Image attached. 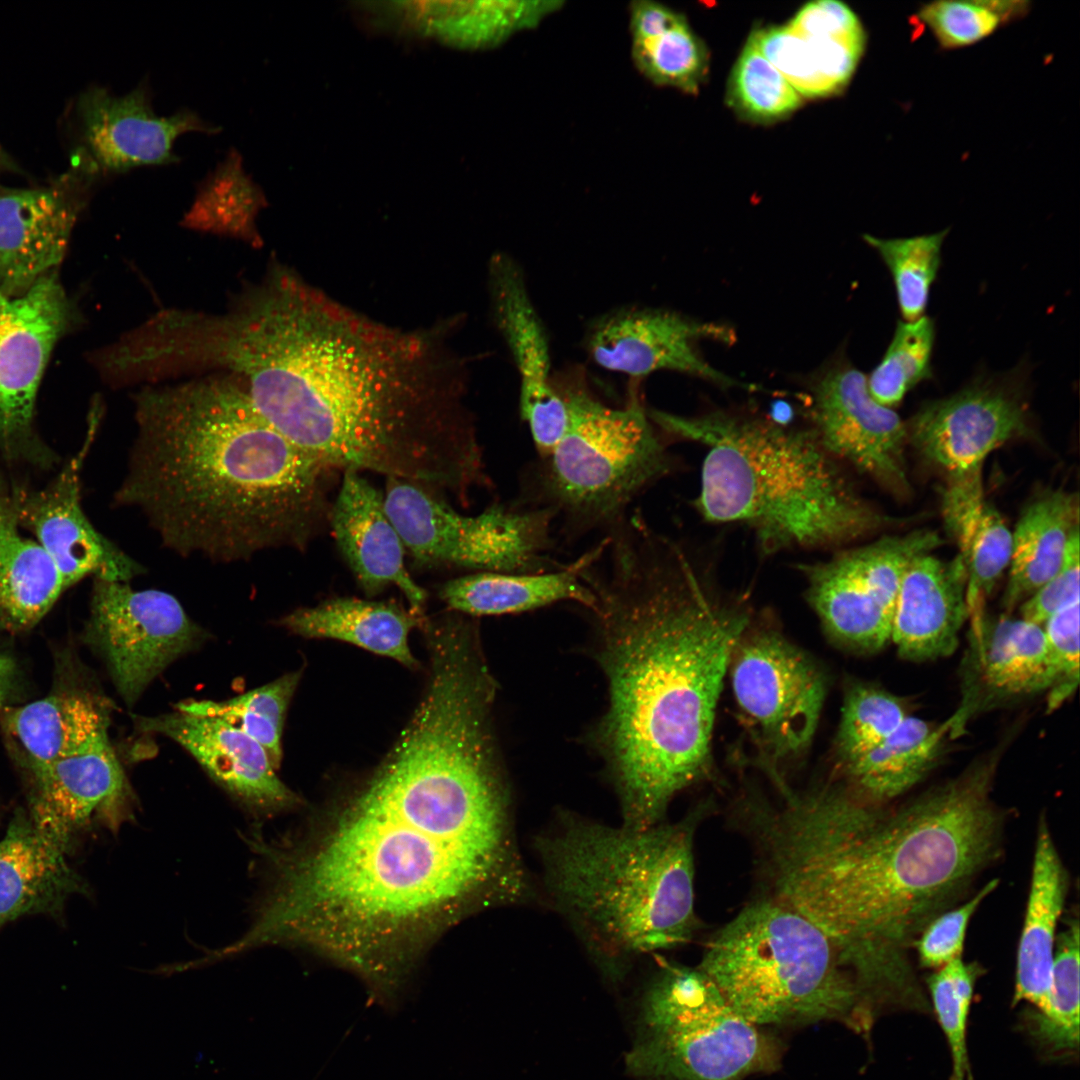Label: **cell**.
Returning <instances> with one entry per match:
<instances>
[{
    "mask_svg": "<svg viewBox=\"0 0 1080 1080\" xmlns=\"http://www.w3.org/2000/svg\"><path fill=\"white\" fill-rule=\"evenodd\" d=\"M493 703L470 679L430 676L391 750L321 827L289 849L257 838L273 881L240 948L302 946L386 995L451 924L526 901Z\"/></svg>",
    "mask_w": 1080,
    "mask_h": 1080,
    "instance_id": "6da1fadb",
    "label": "cell"
},
{
    "mask_svg": "<svg viewBox=\"0 0 1080 1080\" xmlns=\"http://www.w3.org/2000/svg\"><path fill=\"white\" fill-rule=\"evenodd\" d=\"M188 355L246 380L258 413L328 468L464 498L485 474L472 417L423 337L372 322L280 266L227 312L201 314Z\"/></svg>",
    "mask_w": 1080,
    "mask_h": 1080,
    "instance_id": "7a4b0ae2",
    "label": "cell"
},
{
    "mask_svg": "<svg viewBox=\"0 0 1080 1080\" xmlns=\"http://www.w3.org/2000/svg\"><path fill=\"white\" fill-rule=\"evenodd\" d=\"M1000 752L889 809L847 787L788 791L749 830L768 896L814 924L873 1017L929 1012L909 951L998 857L1003 816L992 800Z\"/></svg>",
    "mask_w": 1080,
    "mask_h": 1080,
    "instance_id": "3957f363",
    "label": "cell"
},
{
    "mask_svg": "<svg viewBox=\"0 0 1080 1080\" xmlns=\"http://www.w3.org/2000/svg\"><path fill=\"white\" fill-rule=\"evenodd\" d=\"M711 568L636 521L583 573L609 695L596 743L630 829L663 822L674 797L711 768L718 700L752 619Z\"/></svg>",
    "mask_w": 1080,
    "mask_h": 1080,
    "instance_id": "277c9868",
    "label": "cell"
},
{
    "mask_svg": "<svg viewBox=\"0 0 1080 1080\" xmlns=\"http://www.w3.org/2000/svg\"><path fill=\"white\" fill-rule=\"evenodd\" d=\"M116 504L136 509L168 549L220 563L302 549L326 514L330 468L258 413L245 386L209 377L147 386Z\"/></svg>",
    "mask_w": 1080,
    "mask_h": 1080,
    "instance_id": "5b68a950",
    "label": "cell"
},
{
    "mask_svg": "<svg viewBox=\"0 0 1080 1080\" xmlns=\"http://www.w3.org/2000/svg\"><path fill=\"white\" fill-rule=\"evenodd\" d=\"M647 411L662 434L705 447L694 501L701 517L744 525L767 556L839 550L895 522L857 492L809 428L725 410Z\"/></svg>",
    "mask_w": 1080,
    "mask_h": 1080,
    "instance_id": "8992f818",
    "label": "cell"
},
{
    "mask_svg": "<svg viewBox=\"0 0 1080 1080\" xmlns=\"http://www.w3.org/2000/svg\"><path fill=\"white\" fill-rule=\"evenodd\" d=\"M697 816L634 830L566 815L536 841L547 890L608 980L694 935Z\"/></svg>",
    "mask_w": 1080,
    "mask_h": 1080,
    "instance_id": "52a82bcc",
    "label": "cell"
},
{
    "mask_svg": "<svg viewBox=\"0 0 1080 1080\" xmlns=\"http://www.w3.org/2000/svg\"><path fill=\"white\" fill-rule=\"evenodd\" d=\"M698 967L757 1026L837 1020L869 1032L856 985L827 937L768 895L714 932Z\"/></svg>",
    "mask_w": 1080,
    "mask_h": 1080,
    "instance_id": "ba28073f",
    "label": "cell"
},
{
    "mask_svg": "<svg viewBox=\"0 0 1080 1080\" xmlns=\"http://www.w3.org/2000/svg\"><path fill=\"white\" fill-rule=\"evenodd\" d=\"M554 382L567 404L568 428L538 458L520 502L550 509L566 539L597 530L607 535L640 495L672 473L673 458L635 389L617 408L584 384Z\"/></svg>",
    "mask_w": 1080,
    "mask_h": 1080,
    "instance_id": "9c48e42d",
    "label": "cell"
},
{
    "mask_svg": "<svg viewBox=\"0 0 1080 1080\" xmlns=\"http://www.w3.org/2000/svg\"><path fill=\"white\" fill-rule=\"evenodd\" d=\"M777 1040L742 1017L698 966L665 963L645 992L627 1053L640 1080H744L780 1065Z\"/></svg>",
    "mask_w": 1080,
    "mask_h": 1080,
    "instance_id": "30bf717a",
    "label": "cell"
},
{
    "mask_svg": "<svg viewBox=\"0 0 1080 1080\" xmlns=\"http://www.w3.org/2000/svg\"><path fill=\"white\" fill-rule=\"evenodd\" d=\"M383 502L405 549L422 565L503 573L564 565L549 555L555 514L548 508L494 503L464 515L424 487L396 478H388Z\"/></svg>",
    "mask_w": 1080,
    "mask_h": 1080,
    "instance_id": "8fae6325",
    "label": "cell"
},
{
    "mask_svg": "<svg viewBox=\"0 0 1080 1080\" xmlns=\"http://www.w3.org/2000/svg\"><path fill=\"white\" fill-rule=\"evenodd\" d=\"M80 321L58 271L20 293L0 289V456L51 467L53 451L35 425L36 403L50 357Z\"/></svg>",
    "mask_w": 1080,
    "mask_h": 1080,
    "instance_id": "7c38bea8",
    "label": "cell"
},
{
    "mask_svg": "<svg viewBox=\"0 0 1080 1080\" xmlns=\"http://www.w3.org/2000/svg\"><path fill=\"white\" fill-rule=\"evenodd\" d=\"M728 671L739 712L771 759L799 755L816 732L826 680L799 648L772 630L744 631Z\"/></svg>",
    "mask_w": 1080,
    "mask_h": 1080,
    "instance_id": "4fadbf2b",
    "label": "cell"
},
{
    "mask_svg": "<svg viewBox=\"0 0 1080 1080\" xmlns=\"http://www.w3.org/2000/svg\"><path fill=\"white\" fill-rule=\"evenodd\" d=\"M204 637L172 594L94 578L87 639L127 705L135 704L158 675Z\"/></svg>",
    "mask_w": 1080,
    "mask_h": 1080,
    "instance_id": "5bb4252c",
    "label": "cell"
},
{
    "mask_svg": "<svg viewBox=\"0 0 1080 1080\" xmlns=\"http://www.w3.org/2000/svg\"><path fill=\"white\" fill-rule=\"evenodd\" d=\"M809 398V429L833 457L896 495L909 492L906 424L872 398L860 370L833 366L812 383Z\"/></svg>",
    "mask_w": 1080,
    "mask_h": 1080,
    "instance_id": "9a60e30c",
    "label": "cell"
},
{
    "mask_svg": "<svg viewBox=\"0 0 1080 1080\" xmlns=\"http://www.w3.org/2000/svg\"><path fill=\"white\" fill-rule=\"evenodd\" d=\"M98 172L78 150L45 185H0V289L20 293L58 271Z\"/></svg>",
    "mask_w": 1080,
    "mask_h": 1080,
    "instance_id": "2e32d148",
    "label": "cell"
},
{
    "mask_svg": "<svg viewBox=\"0 0 1080 1080\" xmlns=\"http://www.w3.org/2000/svg\"><path fill=\"white\" fill-rule=\"evenodd\" d=\"M86 438L56 477L35 490L15 487L13 505L21 526L44 548L61 574L66 589L93 576L128 582L145 568L101 534L81 502V473L98 426L91 415Z\"/></svg>",
    "mask_w": 1080,
    "mask_h": 1080,
    "instance_id": "e0dca14e",
    "label": "cell"
},
{
    "mask_svg": "<svg viewBox=\"0 0 1080 1080\" xmlns=\"http://www.w3.org/2000/svg\"><path fill=\"white\" fill-rule=\"evenodd\" d=\"M24 773L29 816L69 851L89 827L118 832L135 816V795L110 740Z\"/></svg>",
    "mask_w": 1080,
    "mask_h": 1080,
    "instance_id": "ac0fdd59",
    "label": "cell"
},
{
    "mask_svg": "<svg viewBox=\"0 0 1080 1080\" xmlns=\"http://www.w3.org/2000/svg\"><path fill=\"white\" fill-rule=\"evenodd\" d=\"M1028 424L1015 390L984 381L925 404L906 429L919 455L950 479L982 469L993 450L1026 435Z\"/></svg>",
    "mask_w": 1080,
    "mask_h": 1080,
    "instance_id": "d6986e66",
    "label": "cell"
},
{
    "mask_svg": "<svg viewBox=\"0 0 1080 1080\" xmlns=\"http://www.w3.org/2000/svg\"><path fill=\"white\" fill-rule=\"evenodd\" d=\"M704 338L732 343L735 335L726 326L699 322L670 310L631 307L594 321L585 347L598 366L633 379L667 370L720 386H738L703 359L696 347Z\"/></svg>",
    "mask_w": 1080,
    "mask_h": 1080,
    "instance_id": "ffe728a7",
    "label": "cell"
},
{
    "mask_svg": "<svg viewBox=\"0 0 1080 1080\" xmlns=\"http://www.w3.org/2000/svg\"><path fill=\"white\" fill-rule=\"evenodd\" d=\"M489 288L497 328L518 371L520 415L529 426L538 458H543L559 444L569 424L566 401L552 377L544 325L512 257L500 253L491 258Z\"/></svg>",
    "mask_w": 1080,
    "mask_h": 1080,
    "instance_id": "44dd1931",
    "label": "cell"
},
{
    "mask_svg": "<svg viewBox=\"0 0 1080 1080\" xmlns=\"http://www.w3.org/2000/svg\"><path fill=\"white\" fill-rule=\"evenodd\" d=\"M77 118L82 144L79 150L98 173H121L139 166L177 162L173 145L180 135L219 131V127L190 110L158 116L144 82L123 96L102 87L89 88L79 97Z\"/></svg>",
    "mask_w": 1080,
    "mask_h": 1080,
    "instance_id": "7402d4cb",
    "label": "cell"
},
{
    "mask_svg": "<svg viewBox=\"0 0 1080 1080\" xmlns=\"http://www.w3.org/2000/svg\"><path fill=\"white\" fill-rule=\"evenodd\" d=\"M132 719L143 732L166 736L190 753L225 790L249 808L275 812L300 799L277 776L265 749L237 728L214 718L175 710Z\"/></svg>",
    "mask_w": 1080,
    "mask_h": 1080,
    "instance_id": "603a6c76",
    "label": "cell"
},
{
    "mask_svg": "<svg viewBox=\"0 0 1080 1080\" xmlns=\"http://www.w3.org/2000/svg\"><path fill=\"white\" fill-rule=\"evenodd\" d=\"M967 656V704L957 713L965 720L976 705L1051 692L1058 682L1043 627L1022 618L974 615Z\"/></svg>",
    "mask_w": 1080,
    "mask_h": 1080,
    "instance_id": "cb8c5ba5",
    "label": "cell"
},
{
    "mask_svg": "<svg viewBox=\"0 0 1080 1080\" xmlns=\"http://www.w3.org/2000/svg\"><path fill=\"white\" fill-rule=\"evenodd\" d=\"M967 573L959 555L942 560L932 553L907 569L896 598L891 639L898 655L924 662L952 655L969 616Z\"/></svg>",
    "mask_w": 1080,
    "mask_h": 1080,
    "instance_id": "d4e9b609",
    "label": "cell"
},
{
    "mask_svg": "<svg viewBox=\"0 0 1080 1080\" xmlns=\"http://www.w3.org/2000/svg\"><path fill=\"white\" fill-rule=\"evenodd\" d=\"M330 521L337 545L366 596L395 585L409 609L421 614L427 593L406 568V549L385 511L383 495L359 472L344 471Z\"/></svg>",
    "mask_w": 1080,
    "mask_h": 1080,
    "instance_id": "484cf974",
    "label": "cell"
},
{
    "mask_svg": "<svg viewBox=\"0 0 1080 1080\" xmlns=\"http://www.w3.org/2000/svg\"><path fill=\"white\" fill-rule=\"evenodd\" d=\"M112 703L76 687L0 711V723L23 769L44 765L109 741Z\"/></svg>",
    "mask_w": 1080,
    "mask_h": 1080,
    "instance_id": "4316f807",
    "label": "cell"
},
{
    "mask_svg": "<svg viewBox=\"0 0 1080 1080\" xmlns=\"http://www.w3.org/2000/svg\"><path fill=\"white\" fill-rule=\"evenodd\" d=\"M69 850L18 810L0 840V929L31 914L62 912L83 881L67 862Z\"/></svg>",
    "mask_w": 1080,
    "mask_h": 1080,
    "instance_id": "83f0119b",
    "label": "cell"
},
{
    "mask_svg": "<svg viewBox=\"0 0 1080 1080\" xmlns=\"http://www.w3.org/2000/svg\"><path fill=\"white\" fill-rule=\"evenodd\" d=\"M608 544V536L571 563L539 573L474 572L449 580L440 590L449 608L471 616L515 614L562 601L592 610L596 597L583 580Z\"/></svg>",
    "mask_w": 1080,
    "mask_h": 1080,
    "instance_id": "f1b7e54d",
    "label": "cell"
},
{
    "mask_svg": "<svg viewBox=\"0 0 1080 1080\" xmlns=\"http://www.w3.org/2000/svg\"><path fill=\"white\" fill-rule=\"evenodd\" d=\"M1069 886L1046 820L1041 819L1023 927L1018 943L1012 1004L1026 1001L1043 1010L1050 1000L1057 924Z\"/></svg>",
    "mask_w": 1080,
    "mask_h": 1080,
    "instance_id": "f546056e",
    "label": "cell"
},
{
    "mask_svg": "<svg viewBox=\"0 0 1080 1080\" xmlns=\"http://www.w3.org/2000/svg\"><path fill=\"white\" fill-rule=\"evenodd\" d=\"M981 471L948 479L941 493L945 528L966 568L970 614L981 611L982 601L1009 567L1012 551V531L985 499Z\"/></svg>",
    "mask_w": 1080,
    "mask_h": 1080,
    "instance_id": "4dcf8cb0",
    "label": "cell"
},
{
    "mask_svg": "<svg viewBox=\"0 0 1080 1080\" xmlns=\"http://www.w3.org/2000/svg\"><path fill=\"white\" fill-rule=\"evenodd\" d=\"M23 531L0 474V629L15 634L38 624L66 590L50 556Z\"/></svg>",
    "mask_w": 1080,
    "mask_h": 1080,
    "instance_id": "1f68e13d",
    "label": "cell"
},
{
    "mask_svg": "<svg viewBox=\"0 0 1080 1080\" xmlns=\"http://www.w3.org/2000/svg\"><path fill=\"white\" fill-rule=\"evenodd\" d=\"M281 625L305 638H328L354 644L372 653L390 657L407 668L419 667L408 638L424 624L422 614L393 601H371L337 597L317 606L299 608L286 615Z\"/></svg>",
    "mask_w": 1080,
    "mask_h": 1080,
    "instance_id": "d6a6232c",
    "label": "cell"
},
{
    "mask_svg": "<svg viewBox=\"0 0 1080 1080\" xmlns=\"http://www.w3.org/2000/svg\"><path fill=\"white\" fill-rule=\"evenodd\" d=\"M954 729L953 717L939 725L908 716L883 742L840 768L845 786L867 802L887 806L936 767Z\"/></svg>",
    "mask_w": 1080,
    "mask_h": 1080,
    "instance_id": "836d02e7",
    "label": "cell"
},
{
    "mask_svg": "<svg viewBox=\"0 0 1080 1080\" xmlns=\"http://www.w3.org/2000/svg\"><path fill=\"white\" fill-rule=\"evenodd\" d=\"M1078 520V498L1063 489L1046 490L1024 508L1012 532L1009 577L1002 598L1007 612L1058 571Z\"/></svg>",
    "mask_w": 1080,
    "mask_h": 1080,
    "instance_id": "e575fe53",
    "label": "cell"
},
{
    "mask_svg": "<svg viewBox=\"0 0 1080 1080\" xmlns=\"http://www.w3.org/2000/svg\"><path fill=\"white\" fill-rule=\"evenodd\" d=\"M797 568L807 584V600L833 640L864 653L879 651L890 642L891 616L836 552Z\"/></svg>",
    "mask_w": 1080,
    "mask_h": 1080,
    "instance_id": "d590c367",
    "label": "cell"
},
{
    "mask_svg": "<svg viewBox=\"0 0 1080 1080\" xmlns=\"http://www.w3.org/2000/svg\"><path fill=\"white\" fill-rule=\"evenodd\" d=\"M1025 1031L1047 1059H1071L1079 1048V922L1070 917L1056 938L1050 1000L1026 1009Z\"/></svg>",
    "mask_w": 1080,
    "mask_h": 1080,
    "instance_id": "8d00e7d4",
    "label": "cell"
},
{
    "mask_svg": "<svg viewBox=\"0 0 1080 1080\" xmlns=\"http://www.w3.org/2000/svg\"><path fill=\"white\" fill-rule=\"evenodd\" d=\"M265 204L263 191L244 171L241 154L231 149L200 184L184 224L200 230L255 237V218Z\"/></svg>",
    "mask_w": 1080,
    "mask_h": 1080,
    "instance_id": "74e56055",
    "label": "cell"
},
{
    "mask_svg": "<svg viewBox=\"0 0 1080 1080\" xmlns=\"http://www.w3.org/2000/svg\"><path fill=\"white\" fill-rule=\"evenodd\" d=\"M301 674V671L286 673L268 684L224 701L186 700L178 703L176 710L218 719L237 728L265 749L277 770L282 759L283 724Z\"/></svg>",
    "mask_w": 1080,
    "mask_h": 1080,
    "instance_id": "f35d334b",
    "label": "cell"
},
{
    "mask_svg": "<svg viewBox=\"0 0 1080 1080\" xmlns=\"http://www.w3.org/2000/svg\"><path fill=\"white\" fill-rule=\"evenodd\" d=\"M908 716L904 700L882 688L864 683L848 687L835 738L839 767L879 745Z\"/></svg>",
    "mask_w": 1080,
    "mask_h": 1080,
    "instance_id": "ab89813d",
    "label": "cell"
},
{
    "mask_svg": "<svg viewBox=\"0 0 1080 1080\" xmlns=\"http://www.w3.org/2000/svg\"><path fill=\"white\" fill-rule=\"evenodd\" d=\"M947 233L948 229L908 238L863 236L865 242L878 252L892 275L904 321H914L924 316Z\"/></svg>",
    "mask_w": 1080,
    "mask_h": 1080,
    "instance_id": "60d3db41",
    "label": "cell"
},
{
    "mask_svg": "<svg viewBox=\"0 0 1080 1080\" xmlns=\"http://www.w3.org/2000/svg\"><path fill=\"white\" fill-rule=\"evenodd\" d=\"M934 341L935 324L930 317L898 321L886 353L867 378L872 398L893 408L913 387L929 379Z\"/></svg>",
    "mask_w": 1080,
    "mask_h": 1080,
    "instance_id": "b9f144b4",
    "label": "cell"
},
{
    "mask_svg": "<svg viewBox=\"0 0 1080 1080\" xmlns=\"http://www.w3.org/2000/svg\"><path fill=\"white\" fill-rule=\"evenodd\" d=\"M1029 10L1021 0H942L923 4L916 16L942 49L951 50L978 43Z\"/></svg>",
    "mask_w": 1080,
    "mask_h": 1080,
    "instance_id": "7bdbcfd3",
    "label": "cell"
},
{
    "mask_svg": "<svg viewBox=\"0 0 1080 1080\" xmlns=\"http://www.w3.org/2000/svg\"><path fill=\"white\" fill-rule=\"evenodd\" d=\"M728 100L743 117L758 122L784 118L801 104L800 94L766 59L752 37L732 71Z\"/></svg>",
    "mask_w": 1080,
    "mask_h": 1080,
    "instance_id": "ee69618b",
    "label": "cell"
},
{
    "mask_svg": "<svg viewBox=\"0 0 1080 1080\" xmlns=\"http://www.w3.org/2000/svg\"><path fill=\"white\" fill-rule=\"evenodd\" d=\"M977 962L958 957L936 969L926 980L931 1003L951 1053L950 1080H972L967 1050V1023L977 979Z\"/></svg>",
    "mask_w": 1080,
    "mask_h": 1080,
    "instance_id": "f6af8a7d",
    "label": "cell"
},
{
    "mask_svg": "<svg viewBox=\"0 0 1080 1080\" xmlns=\"http://www.w3.org/2000/svg\"><path fill=\"white\" fill-rule=\"evenodd\" d=\"M636 69L657 86L696 93L707 71L703 43L685 22L657 37L631 43Z\"/></svg>",
    "mask_w": 1080,
    "mask_h": 1080,
    "instance_id": "bcb514c9",
    "label": "cell"
},
{
    "mask_svg": "<svg viewBox=\"0 0 1080 1080\" xmlns=\"http://www.w3.org/2000/svg\"><path fill=\"white\" fill-rule=\"evenodd\" d=\"M751 37L800 96L820 97L836 93L821 72L813 46L787 25L759 30Z\"/></svg>",
    "mask_w": 1080,
    "mask_h": 1080,
    "instance_id": "7dc6e473",
    "label": "cell"
},
{
    "mask_svg": "<svg viewBox=\"0 0 1080 1080\" xmlns=\"http://www.w3.org/2000/svg\"><path fill=\"white\" fill-rule=\"evenodd\" d=\"M998 882L989 881L965 903L944 910L923 928L912 944L921 967L938 969L962 956L969 922Z\"/></svg>",
    "mask_w": 1080,
    "mask_h": 1080,
    "instance_id": "c3c4849f",
    "label": "cell"
},
{
    "mask_svg": "<svg viewBox=\"0 0 1080 1080\" xmlns=\"http://www.w3.org/2000/svg\"><path fill=\"white\" fill-rule=\"evenodd\" d=\"M1079 602L1063 607L1042 625L1058 672L1057 685L1049 692L1050 710L1065 701L1079 683Z\"/></svg>",
    "mask_w": 1080,
    "mask_h": 1080,
    "instance_id": "681fc988",
    "label": "cell"
},
{
    "mask_svg": "<svg viewBox=\"0 0 1080 1080\" xmlns=\"http://www.w3.org/2000/svg\"><path fill=\"white\" fill-rule=\"evenodd\" d=\"M1079 537L1078 525L1071 533L1058 571L1020 605L1022 619L1042 626L1057 611L1080 600Z\"/></svg>",
    "mask_w": 1080,
    "mask_h": 1080,
    "instance_id": "f907efd6",
    "label": "cell"
},
{
    "mask_svg": "<svg viewBox=\"0 0 1080 1080\" xmlns=\"http://www.w3.org/2000/svg\"><path fill=\"white\" fill-rule=\"evenodd\" d=\"M787 26L797 35L805 37L866 39L857 15L847 5L835 0H819L807 4Z\"/></svg>",
    "mask_w": 1080,
    "mask_h": 1080,
    "instance_id": "816d5d0a",
    "label": "cell"
},
{
    "mask_svg": "<svg viewBox=\"0 0 1080 1080\" xmlns=\"http://www.w3.org/2000/svg\"><path fill=\"white\" fill-rule=\"evenodd\" d=\"M687 22L671 8L651 0H636L629 6L631 43L645 41Z\"/></svg>",
    "mask_w": 1080,
    "mask_h": 1080,
    "instance_id": "f5cc1de1",
    "label": "cell"
},
{
    "mask_svg": "<svg viewBox=\"0 0 1080 1080\" xmlns=\"http://www.w3.org/2000/svg\"><path fill=\"white\" fill-rule=\"evenodd\" d=\"M19 680L18 664L14 656L0 648V711L10 706Z\"/></svg>",
    "mask_w": 1080,
    "mask_h": 1080,
    "instance_id": "db71d44e",
    "label": "cell"
},
{
    "mask_svg": "<svg viewBox=\"0 0 1080 1080\" xmlns=\"http://www.w3.org/2000/svg\"><path fill=\"white\" fill-rule=\"evenodd\" d=\"M11 167V162L8 156L0 149V170L8 169Z\"/></svg>",
    "mask_w": 1080,
    "mask_h": 1080,
    "instance_id": "11a10c76",
    "label": "cell"
}]
</instances>
